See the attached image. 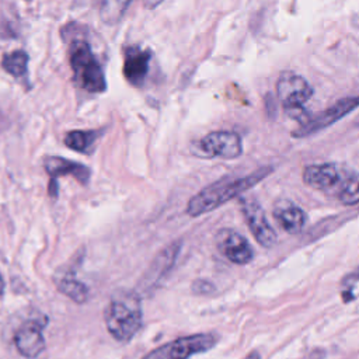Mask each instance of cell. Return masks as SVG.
<instances>
[{
	"label": "cell",
	"instance_id": "cb8c5ba5",
	"mask_svg": "<svg viewBox=\"0 0 359 359\" xmlns=\"http://www.w3.org/2000/svg\"><path fill=\"white\" fill-rule=\"evenodd\" d=\"M3 292H4V280H3V276L0 273V294H3Z\"/></svg>",
	"mask_w": 359,
	"mask_h": 359
},
{
	"label": "cell",
	"instance_id": "7c38bea8",
	"mask_svg": "<svg viewBox=\"0 0 359 359\" xmlns=\"http://www.w3.org/2000/svg\"><path fill=\"white\" fill-rule=\"evenodd\" d=\"M272 215L278 224L289 234H297L306 224V213L289 199H278L273 203Z\"/></svg>",
	"mask_w": 359,
	"mask_h": 359
},
{
	"label": "cell",
	"instance_id": "5b68a950",
	"mask_svg": "<svg viewBox=\"0 0 359 359\" xmlns=\"http://www.w3.org/2000/svg\"><path fill=\"white\" fill-rule=\"evenodd\" d=\"M240 205L244 219L255 240L265 248L273 247L278 241V236L272 226L269 224L266 213L261 203L255 198L243 196L240 199Z\"/></svg>",
	"mask_w": 359,
	"mask_h": 359
},
{
	"label": "cell",
	"instance_id": "e0dca14e",
	"mask_svg": "<svg viewBox=\"0 0 359 359\" xmlns=\"http://www.w3.org/2000/svg\"><path fill=\"white\" fill-rule=\"evenodd\" d=\"M97 136L98 132L95 130H72L65 136V144L72 150L87 153L93 147Z\"/></svg>",
	"mask_w": 359,
	"mask_h": 359
},
{
	"label": "cell",
	"instance_id": "7a4b0ae2",
	"mask_svg": "<svg viewBox=\"0 0 359 359\" xmlns=\"http://www.w3.org/2000/svg\"><path fill=\"white\" fill-rule=\"evenodd\" d=\"M108 332L119 342L130 341L142 325V302L136 292L115 293L104 313Z\"/></svg>",
	"mask_w": 359,
	"mask_h": 359
},
{
	"label": "cell",
	"instance_id": "44dd1931",
	"mask_svg": "<svg viewBox=\"0 0 359 359\" xmlns=\"http://www.w3.org/2000/svg\"><path fill=\"white\" fill-rule=\"evenodd\" d=\"M213 289H215L213 285L209 283V282H206V280H196V282L194 283V292H196V293H199V294H208V293H210Z\"/></svg>",
	"mask_w": 359,
	"mask_h": 359
},
{
	"label": "cell",
	"instance_id": "9a60e30c",
	"mask_svg": "<svg viewBox=\"0 0 359 359\" xmlns=\"http://www.w3.org/2000/svg\"><path fill=\"white\" fill-rule=\"evenodd\" d=\"M45 170L52 178L62 175H73L81 184H86L90 178L88 167L63 157H48L45 160Z\"/></svg>",
	"mask_w": 359,
	"mask_h": 359
},
{
	"label": "cell",
	"instance_id": "30bf717a",
	"mask_svg": "<svg viewBox=\"0 0 359 359\" xmlns=\"http://www.w3.org/2000/svg\"><path fill=\"white\" fill-rule=\"evenodd\" d=\"M45 318L29 320L25 321L15 332V348L24 358H36L45 349V338L42 334V328L45 327Z\"/></svg>",
	"mask_w": 359,
	"mask_h": 359
},
{
	"label": "cell",
	"instance_id": "7402d4cb",
	"mask_svg": "<svg viewBox=\"0 0 359 359\" xmlns=\"http://www.w3.org/2000/svg\"><path fill=\"white\" fill-rule=\"evenodd\" d=\"M163 0H143V3L146 4V7L151 8V7H156L157 4H160Z\"/></svg>",
	"mask_w": 359,
	"mask_h": 359
},
{
	"label": "cell",
	"instance_id": "8fae6325",
	"mask_svg": "<svg viewBox=\"0 0 359 359\" xmlns=\"http://www.w3.org/2000/svg\"><path fill=\"white\" fill-rule=\"evenodd\" d=\"M180 248H181V243L174 241L154 257V259L151 261V264L149 265L147 271L143 273L139 282V287L142 290L150 292V289L156 286V283L171 269V266L174 265L180 254Z\"/></svg>",
	"mask_w": 359,
	"mask_h": 359
},
{
	"label": "cell",
	"instance_id": "5bb4252c",
	"mask_svg": "<svg viewBox=\"0 0 359 359\" xmlns=\"http://www.w3.org/2000/svg\"><path fill=\"white\" fill-rule=\"evenodd\" d=\"M303 181L314 189H328L339 181V171L334 163L311 164L303 171Z\"/></svg>",
	"mask_w": 359,
	"mask_h": 359
},
{
	"label": "cell",
	"instance_id": "4fadbf2b",
	"mask_svg": "<svg viewBox=\"0 0 359 359\" xmlns=\"http://www.w3.org/2000/svg\"><path fill=\"white\" fill-rule=\"evenodd\" d=\"M151 59V52L149 49H140L137 46H130L125 52L123 60V76L132 86H140L147 73L149 63Z\"/></svg>",
	"mask_w": 359,
	"mask_h": 359
},
{
	"label": "cell",
	"instance_id": "ba28073f",
	"mask_svg": "<svg viewBox=\"0 0 359 359\" xmlns=\"http://www.w3.org/2000/svg\"><path fill=\"white\" fill-rule=\"evenodd\" d=\"M201 150L209 157L236 158L243 153V143L236 132L216 130L208 133L199 142Z\"/></svg>",
	"mask_w": 359,
	"mask_h": 359
},
{
	"label": "cell",
	"instance_id": "6da1fadb",
	"mask_svg": "<svg viewBox=\"0 0 359 359\" xmlns=\"http://www.w3.org/2000/svg\"><path fill=\"white\" fill-rule=\"evenodd\" d=\"M271 171H272L271 167H262L241 178H234V180L223 178L220 181H216L205 187L203 189H201L196 195H194L189 199L187 205V213L189 216H201L203 213L215 210L216 208L222 206L223 203L229 202L236 196H240L247 189L257 185L266 175H269Z\"/></svg>",
	"mask_w": 359,
	"mask_h": 359
},
{
	"label": "cell",
	"instance_id": "ffe728a7",
	"mask_svg": "<svg viewBox=\"0 0 359 359\" xmlns=\"http://www.w3.org/2000/svg\"><path fill=\"white\" fill-rule=\"evenodd\" d=\"M338 199L346 206L359 203V174H351L345 178L339 188Z\"/></svg>",
	"mask_w": 359,
	"mask_h": 359
},
{
	"label": "cell",
	"instance_id": "8992f818",
	"mask_svg": "<svg viewBox=\"0 0 359 359\" xmlns=\"http://www.w3.org/2000/svg\"><path fill=\"white\" fill-rule=\"evenodd\" d=\"M358 107H359V95L341 98L335 104H332L330 108L323 111L321 114L311 116L306 123L300 125V128L293 132V136L294 137H306L318 130H323V129L331 126L332 123H335L337 121L342 119L345 115H348Z\"/></svg>",
	"mask_w": 359,
	"mask_h": 359
},
{
	"label": "cell",
	"instance_id": "277c9868",
	"mask_svg": "<svg viewBox=\"0 0 359 359\" xmlns=\"http://www.w3.org/2000/svg\"><path fill=\"white\" fill-rule=\"evenodd\" d=\"M217 342L215 334H194L177 338L149 352L143 359H187L212 349Z\"/></svg>",
	"mask_w": 359,
	"mask_h": 359
},
{
	"label": "cell",
	"instance_id": "3957f363",
	"mask_svg": "<svg viewBox=\"0 0 359 359\" xmlns=\"http://www.w3.org/2000/svg\"><path fill=\"white\" fill-rule=\"evenodd\" d=\"M69 60L74 81L90 93H102L107 88L104 70L84 41H74L69 48Z\"/></svg>",
	"mask_w": 359,
	"mask_h": 359
},
{
	"label": "cell",
	"instance_id": "9c48e42d",
	"mask_svg": "<svg viewBox=\"0 0 359 359\" xmlns=\"http://www.w3.org/2000/svg\"><path fill=\"white\" fill-rule=\"evenodd\" d=\"M216 247L229 261L237 265H245L254 258V250L250 243L231 229H222L216 234Z\"/></svg>",
	"mask_w": 359,
	"mask_h": 359
},
{
	"label": "cell",
	"instance_id": "603a6c76",
	"mask_svg": "<svg viewBox=\"0 0 359 359\" xmlns=\"http://www.w3.org/2000/svg\"><path fill=\"white\" fill-rule=\"evenodd\" d=\"M245 359H261V358H259L258 352H251Z\"/></svg>",
	"mask_w": 359,
	"mask_h": 359
},
{
	"label": "cell",
	"instance_id": "2e32d148",
	"mask_svg": "<svg viewBox=\"0 0 359 359\" xmlns=\"http://www.w3.org/2000/svg\"><path fill=\"white\" fill-rule=\"evenodd\" d=\"M55 285L59 292L76 303H84L88 299L87 286L80 282L72 271H59L55 275Z\"/></svg>",
	"mask_w": 359,
	"mask_h": 359
},
{
	"label": "cell",
	"instance_id": "52a82bcc",
	"mask_svg": "<svg viewBox=\"0 0 359 359\" xmlns=\"http://www.w3.org/2000/svg\"><path fill=\"white\" fill-rule=\"evenodd\" d=\"M314 90L307 80L292 72L282 73L276 81V94L283 108L303 107L313 95Z\"/></svg>",
	"mask_w": 359,
	"mask_h": 359
},
{
	"label": "cell",
	"instance_id": "ac0fdd59",
	"mask_svg": "<svg viewBox=\"0 0 359 359\" xmlns=\"http://www.w3.org/2000/svg\"><path fill=\"white\" fill-rule=\"evenodd\" d=\"M28 66V55L25 50H14L7 53L1 59V67L14 77H21L27 73Z\"/></svg>",
	"mask_w": 359,
	"mask_h": 359
},
{
	"label": "cell",
	"instance_id": "d6986e66",
	"mask_svg": "<svg viewBox=\"0 0 359 359\" xmlns=\"http://www.w3.org/2000/svg\"><path fill=\"white\" fill-rule=\"evenodd\" d=\"M130 0H102L101 4V20L105 24H115L118 22L122 15L125 14Z\"/></svg>",
	"mask_w": 359,
	"mask_h": 359
}]
</instances>
